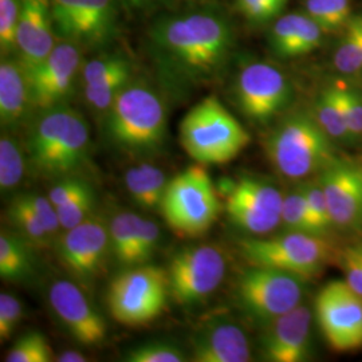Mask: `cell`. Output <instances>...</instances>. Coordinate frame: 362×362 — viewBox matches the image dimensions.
<instances>
[{
    "label": "cell",
    "mask_w": 362,
    "mask_h": 362,
    "mask_svg": "<svg viewBox=\"0 0 362 362\" xmlns=\"http://www.w3.org/2000/svg\"><path fill=\"white\" fill-rule=\"evenodd\" d=\"M235 47V28L214 3L187 4L157 16L146 31L145 49L161 91L182 101L216 82Z\"/></svg>",
    "instance_id": "1"
},
{
    "label": "cell",
    "mask_w": 362,
    "mask_h": 362,
    "mask_svg": "<svg viewBox=\"0 0 362 362\" xmlns=\"http://www.w3.org/2000/svg\"><path fill=\"white\" fill-rule=\"evenodd\" d=\"M90 129L88 121L69 105L34 116L27 133V164L45 180L74 176L88 160Z\"/></svg>",
    "instance_id": "2"
},
{
    "label": "cell",
    "mask_w": 362,
    "mask_h": 362,
    "mask_svg": "<svg viewBox=\"0 0 362 362\" xmlns=\"http://www.w3.org/2000/svg\"><path fill=\"white\" fill-rule=\"evenodd\" d=\"M165 94L144 78H133L106 112L105 134L116 149L132 157L160 152L168 132Z\"/></svg>",
    "instance_id": "3"
},
{
    "label": "cell",
    "mask_w": 362,
    "mask_h": 362,
    "mask_svg": "<svg viewBox=\"0 0 362 362\" xmlns=\"http://www.w3.org/2000/svg\"><path fill=\"white\" fill-rule=\"evenodd\" d=\"M334 143L311 112H297L274 127L264 149L281 176L300 182L320 175L339 157Z\"/></svg>",
    "instance_id": "4"
},
{
    "label": "cell",
    "mask_w": 362,
    "mask_h": 362,
    "mask_svg": "<svg viewBox=\"0 0 362 362\" xmlns=\"http://www.w3.org/2000/svg\"><path fill=\"white\" fill-rule=\"evenodd\" d=\"M180 143L196 163L226 164L250 144V134L215 95L194 105L182 117Z\"/></svg>",
    "instance_id": "5"
},
{
    "label": "cell",
    "mask_w": 362,
    "mask_h": 362,
    "mask_svg": "<svg viewBox=\"0 0 362 362\" xmlns=\"http://www.w3.org/2000/svg\"><path fill=\"white\" fill-rule=\"evenodd\" d=\"M239 250L250 264L293 272L308 281L338 258L329 238L294 231L245 239L239 242Z\"/></svg>",
    "instance_id": "6"
},
{
    "label": "cell",
    "mask_w": 362,
    "mask_h": 362,
    "mask_svg": "<svg viewBox=\"0 0 362 362\" xmlns=\"http://www.w3.org/2000/svg\"><path fill=\"white\" fill-rule=\"evenodd\" d=\"M160 212L172 231L187 238L207 233L218 219L220 202L203 164L188 167L168 181Z\"/></svg>",
    "instance_id": "7"
},
{
    "label": "cell",
    "mask_w": 362,
    "mask_h": 362,
    "mask_svg": "<svg viewBox=\"0 0 362 362\" xmlns=\"http://www.w3.org/2000/svg\"><path fill=\"white\" fill-rule=\"evenodd\" d=\"M168 272L157 266H136L118 274L107 288V309L118 324L145 326L167 308Z\"/></svg>",
    "instance_id": "8"
},
{
    "label": "cell",
    "mask_w": 362,
    "mask_h": 362,
    "mask_svg": "<svg viewBox=\"0 0 362 362\" xmlns=\"http://www.w3.org/2000/svg\"><path fill=\"white\" fill-rule=\"evenodd\" d=\"M306 281L293 272L250 264L236 281L235 297L250 318L264 325L302 303Z\"/></svg>",
    "instance_id": "9"
},
{
    "label": "cell",
    "mask_w": 362,
    "mask_h": 362,
    "mask_svg": "<svg viewBox=\"0 0 362 362\" xmlns=\"http://www.w3.org/2000/svg\"><path fill=\"white\" fill-rule=\"evenodd\" d=\"M233 101L248 121L267 125L293 103V85L285 73L264 61H250L236 73Z\"/></svg>",
    "instance_id": "10"
},
{
    "label": "cell",
    "mask_w": 362,
    "mask_h": 362,
    "mask_svg": "<svg viewBox=\"0 0 362 362\" xmlns=\"http://www.w3.org/2000/svg\"><path fill=\"white\" fill-rule=\"evenodd\" d=\"M167 272L170 298L189 308L207 299L221 285L227 262L220 247H187L175 254Z\"/></svg>",
    "instance_id": "11"
},
{
    "label": "cell",
    "mask_w": 362,
    "mask_h": 362,
    "mask_svg": "<svg viewBox=\"0 0 362 362\" xmlns=\"http://www.w3.org/2000/svg\"><path fill=\"white\" fill-rule=\"evenodd\" d=\"M284 196L272 181L242 176L235 181L226 199V212L240 231L264 236L281 224Z\"/></svg>",
    "instance_id": "12"
},
{
    "label": "cell",
    "mask_w": 362,
    "mask_h": 362,
    "mask_svg": "<svg viewBox=\"0 0 362 362\" xmlns=\"http://www.w3.org/2000/svg\"><path fill=\"white\" fill-rule=\"evenodd\" d=\"M315 315L327 345L336 351L362 348V296L346 281H332L315 298Z\"/></svg>",
    "instance_id": "13"
},
{
    "label": "cell",
    "mask_w": 362,
    "mask_h": 362,
    "mask_svg": "<svg viewBox=\"0 0 362 362\" xmlns=\"http://www.w3.org/2000/svg\"><path fill=\"white\" fill-rule=\"evenodd\" d=\"M83 62L78 45L59 40L40 65L26 71L34 116L67 104L81 79Z\"/></svg>",
    "instance_id": "14"
},
{
    "label": "cell",
    "mask_w": 362,
    "mask_h": 362,
    "mask_svg": "<svg viewBox=\"0 0 362 362\" xmlns=\"http://www.w3.org/2000/svg\"><path fill=\"white\" fill-rule=\"evenodd\" d=\"M58 239L57 254L62 267L79 284L90 286L104 272L112 252L109 224L91 215Z\"/></svg>",
    "instance_id": "15"
},
{
    "label": "cell",
    "mask_w": 362,
    "mask_h": 362,
    "mask_svg": "<svg viewBox=\"0 0 362 362\" xmlns=\"http://www.w3.org/2000/svg\"><path fill=\"white\" fill-rule=\"evenodd\" d=\"M336 230H362V161L338 157L320 173Z\"/></svg>",
    "instance_id": "16"
},
{
    "label": "cell",
    "mask_w": 362,
    "mask_h": 362,
    "mask_svg": "<svg viewBox=\"0 0 362 362\" xmlns=\"http://www.w3.org/2000/svg\"><path fill=\"white\" fill-rule=\"evenodd\" d=\"M49 300L59 322L78 344L97 346L104 342L107 333L104 317L74 282L62 279L52 284Z\"/></svg>",
    "instance_id": "17"
},
{
    "label": "cell",
    "mask_w": 362,
    "mask_h": 362,
    "mask_svg": "<svg viewBox=\"0 0 362 362\" xmlns=\"http://www.w3.org/2000/svg\"><path fill=\"white\" fill-rule=\"evenodd\" d=\"M133 78L134 66L124 52H103L85 61L79 79L85 103L94 113L104 117Z\"/></svg>",
    "instance_id": "18"
},
{
    "label": "cell",
    "mask_w": 362,
    "mask_h": 362,
    "mask_svg": "<svg viewBox=\"0 0 362 362\" xmlns=\"http://www.w3.org/2000/svg\"><path fill=\"white\" fill-rule=\"evenodd\" d=\"M313 313L299 305L284 315L263 325L260 350L266 361L305 362L311 356Z\"/></svg>",
    "instance_id": "19"
},
{
    "label": "cell",
    "mask_w": 362,
    "mask_h": 362,
    "mask_svg": "<svg viewBox=\"0 0 362 362\" xmlns=\"http://www.w3.org/2000/svg\"><path fill=\"white\" fill-rule=\"evenodd\" d=\"M59 40L54 28L50 0H22L15 57L25 70L30 71L40 65Z\"/></svg>",
    "instance_id": "20"
},
{
    "label": "cell",
    "mask_w": 362,
    "mask_h": 362,
    "mask_svg": "<svg viewBox=\"0 0 362 362\" xmlns=\"http://www.w3.org/2000/svg\"><path fill=\"white\" fill-rule=\"evenodd\" d=\"M191 357L196 362H247L251 348L242 326L228 317H215L194 330Z\"/></svg>",
    "instance_id": "21"
},
{
    "label": "cell",
    "mask_w": 362,
    "mask_h": 362,
    "mask_svg": "<svg viewBox=\"0 0 362 362\" xmlns=\"http://www.w3.org/2000/svg\"><path fill=\"white\" fill-rule=\"evenodd\" d=\"M34 117L26 70L15 55L0 62V124L1 130H16Z\"/></svg>",
    "instance_id": "22"
},
{
    "label": "cell",
    "mask_w": 362,
    "mask_h": 362,
    "mask_svg": "<svg viewBox=\"0 0 362 362\" xmlns=\"http://www.w3.org/2000/svg\"><path fill=\"white\" fill-rule=\"evenodd\" d=\"M324 30L306 13L281 15L269 31V47L281 59L310 54L322 43Z\"/></svg>",
    "instance_id": "23"
},
{
    "label": "cell",
    "mask_w": 362,
    "mask_h": 362,
    "mask_svg": "<svg viewBox=\"0 0 362 362\" xmlns=\"http://www.w3.org/2000/svg\"><path fill=\"white\" fill-rule=\"evenodd\" d=\"M119 8L118 0H82L67 42L81 49H104L116 38Z\"/></svg>",
    "instance_id": "24"
},
{
    "label": "cell",
    "mask_w": 362,
    "mask_h": 362,
    "mask_svg": "<svg viewBox=\"0 0 362 362\" xmlns=\"http://www.w3.org/2000/svg\"><path fill=\"white\" fill-rule=\"evenodd\" d=\"M125 185L130 199L145 211H160L168 181L165 173L149 163L132 167L125 173Z\"/></svg>",
    "instance_id": "25"
},
{
    "label": "cell",
    "mask_w": 362,
    "mask_h": 362,
    "mask_svg": "<svg viewBox=\"0 0 362 362\" xmlns=\"http://www.w3.org/2000/svg\"><path fill=\"white\" fill-rule=\"evenodd\" d=\"M33 247L18 233H0V276L3 281L21 282L34 272Z\"/></svg>",
    "instance_id": "26"
},
{
    "label": "cell",
    "mask_w": 362,
    "mask_h": 362,
    "mask_svg": "<svg viewBox=\"0 0 362 362\" xmlns=\"http://www.w3.org/2000/svg\"><path fill=\"white\" fill-rule=\"evenodd\" d=\"M141 216L133 212H118L109 223L110 251L117 263L124 267H136V248Z\"/></svg>",
    "instance_id": "27"
},
{
    "label": "cell",
    "mask_w": 362,
    "mask_h": 362,
    "mask_svg": "<svg viewBox=\"0 0 362 362\" xmlns=\"http://www.w3.org/2000/svg\"><path fill=\"white\" fill-rule=\"evenodd\" d=\"M27 155L25 144L3 130L0 137V189L1 194L15 191L26 175Z\"/></svg>",
    "instance_id": "28"
},
{
    "label": "cell",
    "mask_w": 362,
    "mask_h": 362,
    "mask_svg": "<svg viewBox=\"0 0 362 362\" xmlns=\"http://www.w3.org/2000/svg\"><path fill=\"white\" fill-rule=\"evenodd\" d=\"M311 113L322 129L336 143L351 144L354 141L332 85L318 93L317 98L314 100Z\"/></svg>",
    "instance_id": "29"
},
{
    "label": "cell",
    "mask_w": 362,
    "mask_h": 362,
    "mask_svg": "<svg viewBox=\"0 0 362 362\" xmlns=\"http://www.w3.org/2000/svg\"><path fill=\"white\" fill-rule=\"evenodd\" d=\"M8 218L13 223V228H16V233L34 250H46L55 240L46 230L38 215L19 196L13 197L10 204Z\"/></svg>",
    "instance_id": "30"
},
{
    "label": "cell",
    "mask_w": 362,
    "mask_h": 362,
    "mask_svg": "<svg viewBox=\"0 0 362 362\" xmlns=\"http://www.w3.org/2000/svg\"><path fill=\"white\" fill-rule=\"evenodd\" d=\"M342 31L333 62L338 73L354 77L362 73V16H353Z\"/></svg>",
    "instance_id": "31"
},
{
    "label": "cell",
    "mask_w": 362,
    "mask_h": 362,
    "mask_svg": "<svg viewBox=\"0 0 362 362\" xmlns=\"http://www.w3.org/2000/svg\"><path fill=\"white\" fill-rule=\"evenodd\" d=\"M303 7L325 34L344 30L353 18L351 0H303Z\"/></svg>",
    "instance_id": "32"
},
{
    "label": "cell",
    "mask_w": 362,
    "mask_h": 362,
    "mask_svg": "<svg viewBox=\"0 0 362 362\" xmlns=\"http://www.w3.org/2000/svg\"><path fill=\"white\" fill-rule=\"evenodd\" d=\"M300 184L308 200L314 231L318 236L329 238V235L336 230V227L330 215V209L320 175L308 180L300 181Z\"/></svg>",
    "instance_id": "33"
},
{
    "label": "cell",
    "mask_w": 362,
    "mask_h": 362,
    "mask_svg": "<svg viewBox=\"0 0 362 362\" xmlns=\"http://www.w3.org/2000/svg\"><path fill=\"white\" fill-rule=\"evenodd\" d=\"M281 224L285 226L286 231L317 235L313 227L308 200L300 182L293 191L284 196Z\"/></svg>",
    "instance_id": "34"
},
{
    "label": "cell",
    "mask_w": 362,
    "mask_h": 362,
    "mask_svg": "<svg viewBox=\"0 0 362 362\" xmlns=\"http://www.w3.org/2000/svg\"><path fill=\"white\" fill-rule=\"evenodd\" d=\"M7 362H50L54 353L46 337L39 332H28L16 339L6 356Z\"/></svg>",
    "instance_id": "35"
},
{
    "label": "cell",
    "mask_w": 362,
    "mask_h": 362,
    "mask_svg": "<svg viewBox=\"0 0 362 362\" xmlns=\"http://www.w3.org/2000/svg\"><path fill=\"white\" fill-rule=\"evenodd\" d=\"M187 360L184 351L167 341H151L128 350V362H182Z\"/></svg>",
    "instance_id": "36"
},
{
    "label": "cell",
    "mask_w": 362,
    "mask_h": 362,
    "mask_svg": "<svg viewBox=\"0 0 362 362\" xmlns=\"http://www.w3.org/2000/svg\"><path fill=\"white\" fill-rule=\"evenodd\" d=\"M337 101L346 119L350 133L356 140L362 139V94L358 90L345 86L339 82L332 85Z\"/></svg>",
    "instance_id": "37"
},
{
    "label": "cell",
    "mask_w": 362,
    "mask_h": 362,
    "mask_svg": "<svg viewBox=\"0 0 362 362\" xmlns=\"http://www.w3.org/2000/svg\"><path fill=\"white\" fill-rule=\"evenodd\" d=\"M288 0H235V7L247 22L262 26L281 16Z\"/></svg>",
    "instance_id": "38"
},
{
    "label": "cell",
    "mask_w": 362,
    "mask_h": 362,
    "mask_svg": "<svg viewBox=\"0 0 362 362\" xmlns=\"http://www.w3.org/2000/svg\"><path fill=\"white\" fill-rule=\"evenodd\" d=\"M22 0H0V52L1 57L15 55L16 30Z\"/></svg>",
    "instance_id": "39"
},
{
    "label": "cell",
    "mask_w": 362,
    "mask_h": 362,
    "mask_svg": "<svg viewBox=\"0 0 362 362\" xmlns=\"http://www.w3.org/2000/svg\"><path fill=\"white\" fill-rule=\"evenodd\" d=\"M94 207H95V194L91 185H89L73 200L66 203L65 206L57 208L62 230L64 231L70 230L78 224H81L82 221L89 219L93 215Z\"/></svg>",
    "instance_id": "40"
},
{
    "label": "cell",
    "mask_w": 362,
    "mask_h": 362,
    "mask_svg": "<svg viewBox=\"0 0 362 362\" xmlns=\"http://www.w3.org/2000/svg\"><path fill=\"white\" fill-rule=\"evenodd\" d=\"M338 260L346 284L362 296V242L339 250Z\"/></svg>",
    "instance_id": "41"
},
{
    "label": "cell",
    "mask_w": 362,
    "mask_h": 362,
    "mask_svg": "<svg viewBox=\"0 0 362 362\" xmlns=\"http://www.w3.org/2000/svg\"><path fill=\"white\" fill-rule=\"evenodd\" d=\"M18 196L38 215L39 219L43 223L46 230L50 233L54 239H57L59 230H62V227L59 223L57 208L54 207L49 196L45 197L43 194H23Z\"/></svg>",
    "instance_id": "42"
},
{
    "label": "cell",
    "mask_w": 362,
    "mask_h": 362,
    "mask_svg": "<svg viewBox=\"0 0 362 362\" xmlns=\"http://www.w3.org/2000/svg\"><path fill=\"white\" fill-rule=\"evenodd\" d=\"M161 240V233L158 226L152 220L144 219L141 216L140 220V230H139V240H137V248H136V266L148 264L151 259L158 248Z\"/></svg>",
    "instance_id": "43"
},
{
    "label": "cell",
    "mask_w": 362,
    "mask_h": 362,
    "mask_svg": "<svg viewBox=\"0 0 362 362\" xmlns=\"http://www.w3.org/2000/svg\"><path fill=\"white\" fill-rule=\"evenodd\" d=\"M23 308L21 300L8 293L0 294V341L10 339L21 324Z\"/></svg>",
    "instance_id": "44"
},
{
    "label": "cell",
    "mask_w": 362,
    "mask_h": 362,
    "mask_svg": "<svg viewBox=\"0 0 362 362\" xmlns=\"http://www.w3.org/2000/svg\"><path fill=\"white\" fill-rule=\"evenodd\" d=\"M90 184L88 181L77 177V176H69L65 179L57 180L55 185L49 192V199L52 200L54 207L59 208L65 206L70 200H73L77 194H81L85 188H88Z\"/></svg>",
    "instance_id": "45"
},
{
    "label": "cell",
    "mask_w": 362,
    "mask_h": 362,
    "mask_svg": "<svg viewBox=\"0 0 362 362\" xmlns=\"http://www.w3.org/2000/svg\"><path fill=\"white\" fill-rule=\"evenodd\" d=\"M121 10H125L130 15L145 13L156 8L158 4H168L169 0H118Z\"/></svg>",
    "instance_id": "46"
},
{
    "label": "cell",
    "mask_w": 362,
    "mask_h": 362,
    "mask_svg": "<svg viewBox=\"0 0 362 362\" xmlns=\"http://www.w3.org/2000/svg\"><path fill=\"white\" fill-rule=\"evenodd\" d=\"M57 361L59 362H85L86 361V358H85V356L82 354V353H79V351H74V350H67V351H64V353H61L57 358H55Z\"/></svg>",
    "instance_id": "47"
},
{
    "label": "cell",
    "mask_w": 362,
    "mask_h": 362,
    "mask_svg": "<svg viewBox=\"0 0 362 362\" xmlns=\"http://www.w3.org/2000/svg\"><path fill=\"white\" fill-rule=\"evenodd\" d=\"M172 0H169L170 3ZM188 4H200V3H214V0H185Z\"/></svg>",
    "instance_id": "48"
}]
</instances>
